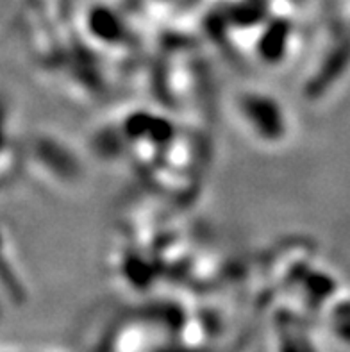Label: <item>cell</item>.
<instances>
[{"label": "cell", "mask_w": 350, "mask_h": 352, "mask_svg": "<svg viewBox=\"0 0 350 352\" xmlns=\"http://www.w3.org/2000/svg\"><path fill=\"white\" fill-rule=\"evenodd\" d=\"M0 352H13V351H8V349H0Z\"/></svg>", "instance_id": "1"}]
</instances>
